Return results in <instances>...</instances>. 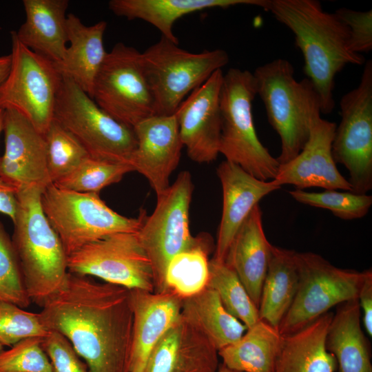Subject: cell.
I'll return each mask as SVG.
<instances>
[{
  "label": "cell",
  "instance_id": "38",
  "mask_svg": "<svg viewBox=\"0 0 372 372\" xmlns=\"http://www.w3.org/2000/svg\"><path fill=\"white\" fill-rule=\"evenodd\" d=\"M41 341L42 338H28L2 350L0 372H54Z\"/></svg>",
  "mask_w": 372,
  "mask_h": 372
},
{
  "label": "cell",
  "instance_id": "32",
  "mask_svg": "<svg viewBox=\"0 0 372 372\" xmlns=\"http://www.w3.org/2000/svg\"><path fill=\"white\" fill-rule=\"evenodd\" d=\"M215 291L225 309L249 329L259 320L258 309L234 271L213 258L207 287Z\"/></svg>",
  "mask_w": 372,
  "mask_h": 372
},
{
  "label": "cell",
  "instance_id": "28",
  "mask_svg": "<svg viewBox=\"0 0 372 372\" xmlns=\"http://www.w3.org/2000/svg\"><path fill=\"white\" fill-rule=\"evenodd\" d=\"M296 255L293 250L272 246L258 309L260 320L277 329L298 289Z\"/></svg>",
  "mask_w": 372,
  "mask_h": 372
},
{
  "label": "cell",
  "instance_id": "40",
  "mask_svg": "<svg viewBox=\"0 0 372 372\" xmlns=\"http://www.w3.org/2000/svg\"><path fill=\"white\" fill-rule=\"evenodd\" d=\"M347 26L349 32V49L361 54L372 49V10L357 11L340 8L334 12Z\"/></svg>",
  "mask_w": 372,
  "mask_h": 372
},
{
  "label": "cell",
  "instance_id": "8",
  "mask_svg": "<svg viewBox=\"0 0 372 372\" xmlns=\"http://www.w3.org/2000/svg\"><path fill=\"white\" fill-rule=\"evenodd\" d=\"M54 118L81 143L91 158L129 164L137 144L133 128L110 116L67 77L62 76Z\"/></svg>",
  "mask_w": 372,
  "mask_h": 372
},
{
  "label": "cell",
  "instance_id": "7",
  "mask_svg": "<svg viewBox=\"0 0 372 372\" xmlns=\"http://www.w3.org/2000/svg\"><path fill=\"white\" fill-rule=\"evenodd\" d=\"M155 115H172L193 90L229 62L222 49L194 53L164 37L141 52Z\"/></svg>",
  "mask_w": 372,
  "mask_h": 372
},
{
  "label": "cell",
  "instance_id": "26",
  "mask_svg": "<svg viewBox=\"0 0 372 372\" xmlns=\"http://www.w3.org/2000/svg\"><path fill=\"white\" fill-rule=\"evenodd\" d=\"M266 0H111L109 9L129 20L141 19L157 28L161 36L178 44L173 32L180 17L205 9L247 5L264 8Z\"/></svg>",
  "mask_w": 372,
  "mask_h": 372
},
{
  "label": "cell",
  "instance_id": "35",
  "mask_svg": "<svg viewBox=\"0 0 372 372\" xmlns=\"http://www.w3.org/2000/svg\"><path fill=\"white\" fill-rule=\"evenodd\" d=\"M297 202L328 209L343 220H354L365 216L372 205L371 195L356 194L349 191L325 189L310 192L296 189L289 192Z\"/></svg>",
  "mask_w": 372,
  "mask_h": 372
},
{
  "label": "cell",
  "instance_id": "20",
  "mask_svg": "<svg viewBox=\"0 0 372 372\" xmlns=\"http://www.w3.org/2000/svg\"><path fill=\"white\" fill-rule=\"evenodd\" d=\"M130 296L133 327L129 372H145L154 347L179 318L182 299L169 290L130 289Z\"/></svg>",
  "mask_w": 372,
  "mask_h": 372
},
{
  "label": "cell",
  "instance_id": "1",
  "mask_svg": "<svg viewBox=\"0 0 372 372\" xmlns=\"http://www.w3.org/2000/svg\"><path fill=\"white\" fill-rule=\"evenodd\" d=\"M42 308L43 324L70 342L89 372H129L130 289L68 272L63 287Z\"/></svg>",
  "mask_w": 372,
  "mask_h": 372
},
{
  "label": "cell",
  "instance_id": "41",
  "mask_svg": "<svg viewBox=\"0 0 372 372\" xmlns=\"http://www.w3.org/2000/svg\"><path fill=\"white\" fill-rule=\"evenodd\" d=\"M360 309H362V322L369 336L372 335V271L366 270L364 280L358 297Z\"/></svg>",
  "mask_w": 372,
  "mask_h": 372
},
{
  "label": "cell",
  "instance_id": "16",
  "mask_svg": "<svg viewBox=\"0 0 372 372\" xmlns=\"http://www.w3.org/2000/svg\"><path fill=\"white\" fill-rule=\"evenodd\" d=\"M137 144L129 161L144 176L156 196L167 189L183 147L176 114L154 115L133 127Z\"/></svg>",
  "mask_w": 372,
  "mask_h": 372
},
{
  "label": "cell",
  "instance_id": "37",
  "mask_svg": "<svg viewBox=\"0 0 372 372\" xmlns=\"http://www.w3.org/2000/svg\"><path fill=\"white\" fill-rule=\"evenodd\" d=\"M0 299L21 308L30 305L12 239L0 222Z\"/></svg>",
  "mask_w": 372,
  "mask_h": 372
},
{
  "label": "cell",
  "instance_id": "23",
  "mask_svg": "<svg viewBox=\"0 0 372 372\" xmlns=\"http://www.w3.org/2000/svg\"><path fill=\"white\" fill-rule=\"evenodd\" d=\"M106 28L104 21L87 26L74 14L67 15L70 46L63 59L54 63L61 76L72 80L91 98L94 80L107 53L103 43Z\"/></svg>",
  "mask_w": 372,
  "mask_h": 372
},
{
  "label": "cell",
  "instance_id": "25",
  "mask_svg": "<svg viewBox=\"0 0 372 372\" xmlns=\"http://www.w3.org/2000/svg\"><path fill=\"white\" fill-rule=\"evenodd\" d=\"M333 316L328 311L300 330L282 335L273 372H334L336 360L326 348Z\"/></svg>",
  "mask_w": 372,
  "mask_h": 372
},
{
  "label": "cell",
  "instance_id": "13",
  "mask_svg": "<svg viewBox=\"0 0 372 372\" xmlns=\"http://www.w3.org/2000/svg\"><path fill=\"white\" fill-rule=\"evenodd\" d=\"M341 120L335 128L332 154L349 173L351 192L372 188V62L364 63L358 85L340 101Z\"/></svg>",
  "mask_w": 372,
  "mask_h": 372
},
{
  "label": "cell",
  "instance_id": "21",
  "mask_svg": "<svg viewBox=\"0 0 372 372\" xmlns=\"http://www.w3.org/2000/svg\"><path fill=\"white\" fill-rule=\"evenodd\" d=\"M218 357L211 342L180 315L154 347L145 372H217Z\"/></svg>",
  "mask_w": 372,
  "mask_h": 372
},
{
  "label": "cell",
  "instance_id": "22",
  "mask_svg": "<svg viewBox=\"0 0 372 372\" xmlns=\"http://www.w3.org/2000/svg\"><path fill=\"white\" fill-rule=\"evenodd\" d=\"M272 246L263 229L261 209L256 205L235 234L224 262L236 273L257 307Z\"/></svg>",
  "mask_w": 372,
  "mask_h": 372
},
{
  "label": "cell",
  "instance_id": "36",
  "mask_svg": "<svg viewBox=\"0 0 372 372\" xmlns=\"http://www.w3.org/2000/svg\"><path fill=\"white\" fill-rule=\"evenodd\" d=\"M49 331L43 324L39 313L0 299V344L12 347L33 337L44 338Z\"/></svg>",
  "mask_w": 372,
  "mask_h": 372
},
{
  "label": "cell",
  "instance_id": "46",
  "mask_svg": "<svg viewBox=\"0 0 372 372\" xmlns=\"http://www.w3.org/2000/svg\"><path fill=\"white\" fill-rule=\"evenodd\" d=\"M3 350V346L0 344V352Z\"/></svg>",
  "mask_w": 372,
  "mask_h": 372
},
{
  "label": "cell",
  "instance_id": "4",
  "mask_svg": "<svg viewBox=\"0 0 372 372\" xmlns=\"http://www.w3.org/2000/svg\"><path fill=\"white\" fill-rule=\"evenodd\" d=\"M253 74L256 94L280 139L277 161L284 164L303 149L313 122L322 114L318 94L309 79H296L293 65L285 59L265 63Z\"/></svg>",
  "mask_w": 372,
  "mask_h": 372
},
{
  "label": "cell",
  "instance_id": "10",
  "mask_svg": "<svg viewBox=\"0 0 372 372\" xmlns=\"http://www.w3.org/2000/svg\"><path fill=\"white\" fill-rule=\"evenodd\" d=\"M11 64L0 85V109L27 118L43 135L54 120L62 76L54 63L34 52L11 31Z\"/></svg>",
  "mask_w": 372,
  "mask_h": 372
},
{
  "label": "cell",
  "instance_id": "15",
  "mask_svg": "<svg viewBox=\"0 0 372 372\" xmlns=\"http://www.w3.org/2000/svg\"><path fill=\"white\" fill-rule=\"evenodd\" d=\"M223 77L222 70L214 72L185 99L175 112L183 145L189 158L198 163L215 161L219 154Z\"/></svg>",
  "mask_w": 372,
  "mask_h": 372
},
{
  "label": "cell",
  "instance_id": "14",
  "mask_svg": "<svg viewBox=\"0 0 372 372\" xmlns=\"http://www.w3.org/2000/svg\"><path fill=\"white\" fill-rule=\"evenodd\" d=\"M67 266L72 273L154 292L152 265L137 233L114 234L88 243L68 256Z\"/></svg>",
  "mask_w": 372,
  "mask_h": 372
},
{
  "label": "cell",
  "instance_id": "6",
  "mask_svg": "<svg viewBox=\"0 0 372 372\" xmlns=\"http://www.w3.org/2000/svg\"><path fill=\"white\" fill-rule=\"evenodd\" d=\"M43 211L59 236L67 256L88 243L118 233H137L146 216H123L102 200L99 194L63 189L53 183L41 196Z\"/></svg>",
  "mask_w": 372,
  "mask_h": 372
},
{
  "label": "cell",
  "instance_id": "39",
  "mask_svg": "<svg viewBox=\"0 0 372 372\" xmlns=\"http://www.w3.org/2000/svg\"><path fill=\"white\" fill-rule=\"evenodd\" d=\"M41 346L48 357L54 372H89L70 342L61 333L49 331L42 338Z\"/></svg>",
  "mask_w": 372,
  "mask_h": 372
},
{
  "label": "cell",
  "instance_id": "42",
  "mask_svg": "<svg viewBox=\"0 0 372 372\" xmlns=\"http://www.w3.org/2000/svg\"><path fill=\"white\" fill-rule=\"evenodd\" d=\"M18 209L17 189L0 176V213L14 222Z\"/></svg>",
  "mask_w": 372,
  "mask_h": 372
},
{
  "label": "cell",
  "instance_id": "43",
  "mask_svg": "<svg viewBox=\"0 0 372 372\" xmlns=\"http://www.w3.org/2000/svg\"><path fill=\"white\" fill-rule=\"evenodd\" d=\"M11 64L10 54L0 55V85L7 77Z\"/></svg>",
  "mask_w": 372,
  "mask_h": 372
},
{
  "label": "cell",
  "instance_id": "5",
  "mask_svg": "<svg viewBox=\"0 0 372 372\" xmlns=\"http://www.w3.org/2000/svg\"><path fill=\"white\" fill-rule=\"evenodd\" d=\"M256 95L255 79L250 71L232 68L223 74L219 154L256 178L269 181L275 178L280 163L256 134L252 114Z\"/></svg>",
  "mask_w": 372,
  "mask_h": 372
},
{
  "label": "cell",
  "instance_id": "9",
  "mask_svg": "<svg viewBox=\"0 0 372 372\" xmlns=\"http://www.w3.org/2000/svg\"><path fill=\"white\" fill-rule=\"evenodd\" d=\"M298 285L278 327L281 335L300 330L333 307L358 299L366 270L342 269L313 252H296Z\"/></svg>",
  "mask_w": 372,
  "mask_h": 372
},
{
  "label": "cell",
  "instance_id": "30",
  "mask_svg": "<svg viewBox=\"0 0 372 372\" xmlns=\"http://www.w3.org/2000/svg\"><path fill=\"white\" fill-rule=\"evenodd\" d=\"M282 340L278 330L260 320L236 342L218 353L227 367L241 372H273Z\"/></svg>",
  "mask_w": 372,
  "mask_h": 372
},
{
  "label": "cell",
  "instance_id": "29",
  "mask_svg": "<svg viewBox=\"0 0 372 372\" xmlns=\"http://www.w3.org/2000/svg\"><path fill=\"white\" fill-rule=\"evenodd\" d=\"M180 316L218 351L237 342L247 329L225 309L216 292L208 287L182 300Z\"/></svg>",
  "mask_w": 372,
  "mask_h": 372
},
{
  "label": "cell",
  "instance_id": "27",
  "mask_svg": "<svg viewBox=\"0 0 372 372\" xmlns=\"http://www.w3.org/2000/svg\"><path fill=\"white\" fill-rule=\"evenodd\" d=\"M358 300L340 304L333 314L326 338V348L339 372H372L369 342L361 327Z\"/></svg>",
  "mask_w": 372,
  "mask_h": 372
},
{
  "label": "cell",
  "instance_id": "44",
  "mask_svg": "<svg viewBox=\"0 0 372 372\" xmlns=\"http://www.w3.org/2000/svg\"><path fill=\"white\" fill-rule=\"evenodd\" d=\"M217 372H241V371L231 369L227 367L226 366H225L223 364H222L219 365Z\"/></svg>",
  "mask_w": 372,
  "mask_h": 372
},
{
  "label": "cell",
  "instance_id": "24",
  "mask_svg": "<svg viewBox=\"0 0 372 372\" xmlns=\"http://www.w3.org/2000/svg\"><path fill=\"white\" fill-rule=\"evenodd\" d=\"M25 21L16 35L34 52L54 63L66 52L68 0H23Z\"/></svg>",
  "mask_w": 372,
  "mask_h": 372
},
{
  "label": "cell",
  "instance_id": "19",
  "mask_svg": "<svg viewBox=\"0 0 372 372\" xmlns=\"http://www.w3.org/2000/svg\"><path fill=\"white\" fill-rule=\"evenodd\" d=\"M223 190V210L213 258L224 261L237 231L259 201L281 187L247 173L239 165L223 161L217 167Z\"/></svg>",
  "mask_w": 372,
  "mask_h": 372
},
{
  "label": "cell",
  "instance_id": "34",
  "mask_svg": "<svg viewBox=\"0 0 372 372\" xmlns=\"http://www.w3.org/2000/svg\"><path fill=\"white\" fill-rule=\"evenodd\" d=\"M43 136L48 172L52 183L90 157L81 143L54 118Z\"/></svg>",
  "mask_w": 372,
  "mask_h": 372
},
{
  "label": "cell",
  "instance_id": "2",
  "mask_svg": "<svg viewBox=\"0 0 372 372\" xmlns=\"http://www.w3.org/2000/svg\"><path fill=\"white\" fill-rule=\"evenodd\" d=\"M263 9L294 34L303 55L304 71L318 94L321 113H331L336 74L348 64L365 63L362 54L349 49L347 26L316 0H267Z\"/></svg>",
  "mask_w": 372,
  "mask_h": 372
},
{
  "label": "cell",
  "instance_id": "3",
  "mask_svg": "<svg viewBox=\"0 0 372 372\" xmlns=\"http://www.w3.org/2000/svg\"><path fill=\"white\" fill-rule=\"evenodd\" d=\"M43 189L31 186L17 190L12 238L27 293L41 307L63 287L68 273L61 241L41 207Z\"/></svg>",
  "mask_w": 372,
  "mask_h": 372
},
{
  "label": "cell",
  "instance_id": "45",
  "mask_svg": "<svg viewBox=\"0 0 372 372\" xmlns=\"http://www.w3.org/2000/svg\"><path fill=\"white\" fill-rule=\"evenodd\" d=\"M3 114L4 110L0 109V134L3 129Z\"/></svg>",
  "mask_w": 372,
  "mask_h": 372
},
{
  "label": "cell",
  "instance_id": "18",
  "mask_svg": "<svg viewBox=\"0 0 372 372\" xmlns=\"http://www.w3.org/2000/svg\"><path fill=\"white\" fill-rule=\"evenodd\" d=\"M5 151L0 156V176L17 190L31 186L45 188L48 175L44 136L23 116L4 110Z\"/></svg>",
  "mask_w": 372,
  "mask_h": 372
},
{
  "label": "cell",
  "instance_id": "31",
  "mask_svg": "<svg viewBox=\"0 0 372 372\" xmlns=\"http://www.w3.org/2000/svg\"><path fill=\"white\" fill-rule=\"evenodd\" d=\"M213 242L207 234L196 236L190 248L174 256L169 261L165 276L166 290L180 298L192 296L206 288L209 278V254Z\"/></svg>",
  "mask_w": 372,
  "mask_h": 372
},
{
  "label": "cell",
  "instance_id": "11",
  "mask_svg": "<svg viewBox=\"0 0 372 372\" xmlns=\"http://www.w3.org/2000/svg\"><path fill=\"white\" fill-rule=\"evenodd\" d=\"M194 185L191 174L183 171L161 194L153 213L147 216L137 232L152 267L154 292L166 291L165 276L171 259L192 247L196 237L189 226V210Z\"/></svg>",
  "mask_w": 372,
  "mask_h": 372
},
{
  "label": "cell",
  "instance_id": "17",
  "mask_svg": "<svg viewBox=\"0 0 372 372\" xmlns=\"http://www.w3.org/2000/svg\"><path fill=\"white\" fill-rule=\"evenodd\" d=\"M336 124L320 116L311 127L309 139L292 160L280 164L276 185H292L298 189L321 187L351 192V186L338 171L332 154Z\"/></svg>",
  "mask_w": 372,
  "mask_h": 372
},
{
  "label": "cell",
  "instance_id": "12",
  "mask_svg": "<svg viewBox=\"0 0 372 372\" xmlns=\"http://www.w3.org/2000/svg\"><path fill=\"white\" fill-rule=\"evenodd\" d=\"M92 99L110 116L132 128L155 115L141 52L121 42L115 44L96 76Z\"/></svg>",
  "mask_w": 372,
  "mask_h": 372
},
{
  "label": "cell",
  "instance_id": "33",
  "mask_svg": "<svg viewBox=\"0 0 372 372\" xmlns=\"http://www.w3.org/2000/svg\"><path fill=\"white\" fill-rule=\"evenodd\" d=\"M133 171L127 163H111L88 157L53 184L69 191L99 194L102 189L119 182L125 174Z\"/></svg>",
  "mask_w": 372,
  "mask_h": 372
}]
</instances>
